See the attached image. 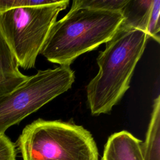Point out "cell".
I'll return each instance as SVG.
<instances>
[{
  "label": "cell",
  "instance_id": "cell-1",
  "mask_svg": "<svg viewBox=\"0 0 160 160\" xmlns=\"http://www.w3.org/2000/svg\"><path fill=\"white\" fill-rule=\"evenodd\" d=\"M148 34L121 25L96 59L99 71L86 86L92 115L109 112L129 88L137 63L146 48Z\"/></svg>",
  "mask_w": 160,
  "mask_h": 160
},
{
  "label": "cell",
  "instance_id": "cell-2",
  "mask_svg": "<svg viewBox=\"0 0 160 160\" xmlns=\"http://www.w3.org/2000/svg\"><path fill=\"white\" fill-rule=\"evenodd\" d=\"M123 20L121 11L71 8L54 24L40 54L49 62L69 66L78 56L109 41Z\"/></svg>",
  "mask_w": 160,
  "mask_h": 160
},
{
  "label": "cell",
  "instance_id": "cell-3",
  "mask_svg": "<svg viewBox=\"0 0 160 160\" xmlns=\"http://www.w3.org/2000/svg\"><path fill=\"white\" fill-rule=\"evenodd\" d=\"M17 146L23 160H98L96 143L82 126L38 119L27 125Z\"/></svg>",
  "mask_w": 160,
  "mask_h": 160
},
{
  "label": "cell",
  "instance_id": "cell-4",
  "mask_svg": "<svg viewBox=\"0 0 160 160\" xmlns=\"http://www.w3.org/2000/svg\"><path fill=\"white\" fill-rule=\"evenodd\" d=\"M69 1L38 6L20 7L0 12V29L14 54L19 66L29 69L56 21L58 14Z\"/></svg>",
  "mask_w": 160,
  "mask_h": 160
},
{
  "label": "cell",
  "instance_id": "cell-5",
  "mask_svg": "<svg viewBox=\"0 0 160 160\" xmlns=\"http://www.w3.org/2000/svg\"><path fill=\"white\" fill-rule=\"evenodd\" d=\"M75 80L70 66L40 70L0 96V134L69 89Z\"/></svg>",
  "mask_w": 160,
  "mask_h": 160
},
{
  "label": "cell",
  "instance_id": "cell-6",
  "mask_svg": "<svg viewBox=\"0 0 160 160\" xmlns=\"http://www.w3.org/2000/svg\"><path fill=\"white\" fill-rule=\"evenodd\" d=\"M141 142L127 131L115 132L108 139L101 160H144Z\"/></svg>",
  "mask_w": 160,
  "mask_h": 160
},
{
  "label": "cell",
  "instance_id": "cell-7",
  "mask_svg": "<svg viewBox=\"0 0 160 160\" xmlns=\"http://www.w3.org/2000/svg\"><path fill=\"white\" fill-rule=\"evenodd\" d=\"M17 59L0 29V96L10 92L28 76L19 69Z\"/></svg>",
  "mask_w": 160,
  "mask_h": 160
},
{
  "label": "cell",
  "instance_id": "cell-8",
  "mask_svg": "<svg viewBox=\"0 0 160 160\" xmlns=\"http://www.w3.org/2000/svg\"><path fill=\"white\" fill-rule=\"evenodd\" d=\"M144 160H160V96L154 99L145 141L141 142Z\"/></svg>",
  "mask_w": 160,
  "mask_h": 160
},
{
  "label": "cell",
  "instance_id": "cell-9",
  "mask_svg": "<svg viewBox=\"0 0 160 160\" xmlns=\"http://www.w3.org/2000/svg\"><path fill=\"white\" fill-rule=\"evenodd\" d=\"M153 0L128 1L121 12L124 20L121 26L141 29L146 32Z\"/></svg>",
  "mask_w": 160,
  "mask_h": 160
},
{
  "label": "cell",
  "instance_id": "cell-10",
  "mask_svg": "<svg viewBox=\"0 0 160 160\" xmlns=\"http://www.w3.org/2000/svg\"><path fill=\"white\" fill-rule=\"evenodd\" d=\"M128 0H75L71 8H90L121 11Z\"/></svg>",
  "mask_w": 160,
  "mask_h": 160
},
{
  "label": "cell",
  "instance_id": "cell-11",
  "mask_svg": "<svg viewBox=\"0 0 160 160\" xmlns=\"http://www.w3.org/2000/svg\"><path fill=\"white\" fill-rule=\"evenodd\" d=\"M160 1L153 0L150 11L148 24L146 29V33L148 37L152 38L154 41L159 42L160 31Z\"/></svg>",
  "mask_w": 160,
  "mask_h": 160
},
{
  "label": "cell",
  "instance_id": "cell-12",
  "mask_svg": "<svg viewBox=\"0 0 160 160\" xmlns=\"http://www.w3.org/2000/svg\"><path fill=\"white\" fill-rule=\"evenodd\" d=\"M58 1L57 0H0V12L16 8L43 6Z\"/></svg>",
  "mask_w": 160,
  "mask_h": 160
},
{
  "label": "cell",
  "instance_id": "cell-13",
  "mask_svg": "<svg viewBox=\"0 0 160 160\" xmlns=\"http://www.w3.org/2000/svg\"><path fill=\"white\" fill-rule=\"evenodd\" d=\"M16 145L4 134H0V160H16Z\"/></svg>",
  "mask_w": 160,
  "mask_h": 160
}]
</instances>
